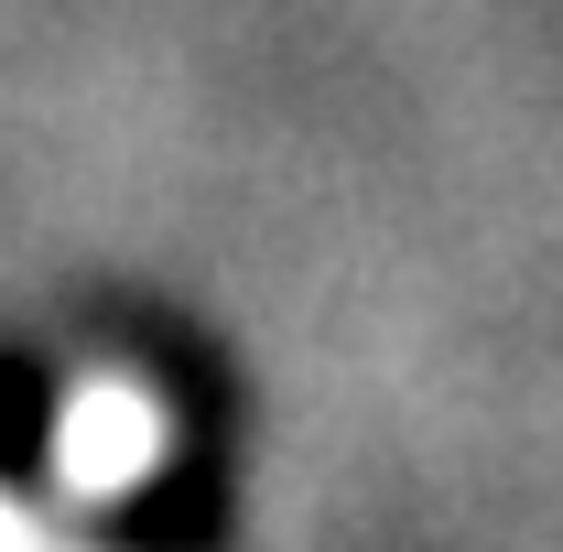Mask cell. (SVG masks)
I'll return each instance as SVG.
<instances>
[{"label": "cell", "instance_id": "obj_1", "mask_svg": "<svg viewBox=\"0 0 563 552\" xmlns=\"http://www.w3.org/2000/svg\"><path fill=\"white\" fill-rule=\"evenodd\" d=\"M152 466H163V401L131 390V379H87L66 401V422H55V477L76 498H120Z\"/></svg>", "mask_w": 563, "mask_h": 552}, {"label": "cell", "instance_id": "obj_2", "mask_svg": "<svg viewBox=\"0 0 563 552\" xmlns=\"http://www.w3.org/2000/svg\"><path fill=\"white\" fill-rule=\"evenodd\" d=\"M0 552H44V542H33V520H22L11 498H0Z\"/></svg>", "mask_w": 563, "mask_h": 552}]
</instances>
